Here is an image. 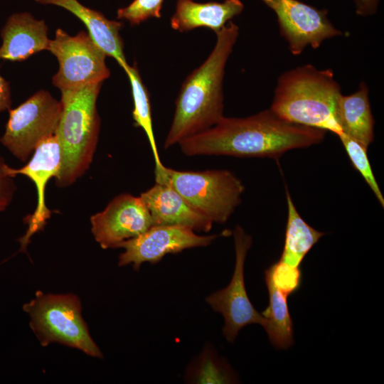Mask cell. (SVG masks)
Segmentation results:
<instances>
[{
	"label": "cell",
	"instance_id": "obj_17",
	"mask_svg": "<svg viewBox=\"0 0 384 384\" xmlns=\"http://www.w3.org/2000/svg\"><path fill=\"white\" fill-rule=\"evenodd\" d=\"M244 5L240 0L198 3L193 0H177L171 26L179 32L206 27L218 33L234 16L239 15Z\"/></svg>",
	"mask_w": 384,
	"mask_h": 384
},
{
	"label": "cell",
	"instance_id": "obj_23",
	"mask_svg": "<svg viewBox=\"0 0 384 384\" xmlns=\"http://www.w3.org/2000/svg\"><path fill=\"white\" fill-rule=\"evenodd\" d=\"M338 137L353 166L363 176L380 205L383 207L384 198L372 171L367 154V147L343 133Z\"/></svg>",
	"mask_w": 384,
	"mask_h": 384
},
{
	"label": "cell",
	"instance_id": "obj_12",
	"mask_svg": "<svg viewBox=\"0 0 384 384\" xmlns=\"http://www.w3.org/2000/svg\"><path fill=\"white\" fill-rule=\"evenodd\" d=\"M91 231L103 249L116 248L123 241L142 234L151 226L150 213L140 197L123 193L90 218Z\"/></svg>",
	"mask_w": 384,
	"mask_h": 384
},
{
	"label": "cell",
	"instance_id": "obj_2",
	"mask_svg": "<svg viewBox=\"0 0 384 384\" xmlns=\"http://www.w3.org/2000/svg\"><path fill=\"white\" fill-rule=\"evenodd\" d=\"M238 34L239 27L229 21L216 33V43L208 57L184 80L164 142L166 149L210 128L224 117L223 80Z\"/></svg>",
	"mask_w": 384,
	"mask_h": 384
},
{
	"label": "cell",
	"instance_id": "obj_25",
	"mask_svg": "<svg viewBox=\"0 0 384 384\" xmlns=\"http://www.w3.org/2000/svg\"><path fill=\"white\" fill-rule=\"evenodd\" d=\"M164 0H134L128 6L117 11L119 19H126L131 25H138L151 18H159Z\"/></svg>",
	"mask_w": 384,
	"mask_h": 384
},
{
	"label": "cell",
	"instance_id": "obj_3",
	"mask_svg": "<svg viewBox=\"0 0 384 384\" xmlns=\"http://www.w3.org/2000/svg\"><path fill=\"white\" fill-rule=\"evenodd\" d=\"M341 87L330 68L311 64L284 72L279 78L270 110L287 122L342 134L338 101Z\"/></svg>",
	"mask_w": 384,
	"mask_h": 384
},
{
	"label": "cell",
	"instance_id": "obj_8",
	"mask_svg": "<svg viewBox=\"0 0 384 384\" xmlns=\"http://www.w3.org/2000/svg\"><path fill=\"white\" fill-rule=\"evenodd\" d=\"M47 50L58 60L59 70L53 78V83L61 92L102 83L110 76L106 55L85 31L71 36L58 28Z\"/></svg>",
	"mask_w": 384,
	"mask_h": 384
},
{
	"label": "cell",
	"instance_id": "obj_15",
	"mask_svg": "<svg viewBox=\"0 0 384 384\" xmlns=\"http://www.w3.org/2000/svg\"><path fill=\"white\" fill-rule=\"evenodd\" d=\"M48 27L44 21L28 13L14 14L3 27L0 59L22 61L34 53L48 48Z\"/></svg>",
	"mask_w": 384,
	"mask_h": 384
},
{
	"label": "cell",
	"instance_id": "obj_9",
	"mask_svg": "<svg viewBox=\"0 0 384 384\" xmlns=\"http://www.w3.org/2000/svg\"><path fill=\"white\" fill-rule=\"evenodd\" d=\"M233 235L235 265L232 279L226 287L214 292L206 299L213 311L223 315L225 321L223 334L231 343L243 327L253 324L262 326L265 324V318L249 299L245 284L244 265L252 238L239 225L236 226Z\"/></svg>",
	"mask_w": 384,
	"mask_h": 384
},
{
	"label": "cell",
	"instance_id": "obj_14",
	"mask_svg": "<svg viewBox=\"0 0 384 384\" xmlns=\"http://www.w3.org/2000/svg\"><path fill=\"white\" fill-rule=\"evenodd\" d=\"M139 197L150 213L153 225H181L203 232L212 228L210 219L167 184L156 183Z\"/></svg>",
	"mask_w": 384,
	"mask_h": 384
},
{
	"label": "cell",
	"instance_id": "obj_13",
	"mask_svg": "<svg viewBox=\"0 0 384 384\" xmlns=\"http://www.w3.org/2000/svg\"><path fill=\"white\" fill-rule=\"evenodd\" d=\"M61 164V152L56 134L43 139L36 148L30 161L20 169H13L8 165L6 174L14 177L18 174L26 176L36 185L38 194V202L36 210L25 218L28 228L25 235L18 241L21 251H25L31 238L38 231L43 230L47 220L50 218L51 211L47 208L45 202V189L48 181L52 177H56Z\"/></svg>",
	"mask_w": 384,
	"mask_h": 384
},
{
	"label": "cell",
	"instance_id": "obj_20",
	"mask_svg": "<svg viewBox=\"0 0 384 384\" xmlns=\"http://www.w3.org/2000/svg\"><path fill=\"white\" fill-rule=\"evenodd\" d=\"M269 294V305L262 313L265 318L263 326L270 343L278 349H287L294 343L293 321L287 304L289 295L275 286L265 274Z\"/></svg>",
	"mask_w": 384,
	"mask_h": 384
},
{
	"label": "cell",
	"instance_id": "obj_18",
	"mask_svg": "<svg viewBox=\"0 0 384 384\" xmlns=\"http://www.w3.org/2000/svg\"><path fill=\"white\" fill-rule=\"evenodd\" d=\"M368 87L361 82L358 90L339 97L338 117L342 133L368 146L374 138V119L368 98Z\"/></svg>",
	"mask_w": 384,
	"mask_h": 384
},
{
	"label": "cell",
	"instance_id": "obj_4",
	"mask_svg": "<svg viewBox=\"0 0 384 384\" xmlns=\"http://www.w3.org/2000/svg\"><path fill=\"white\" fill-rule=\"evenodd\" d=\"M101 82L61 92V114L55 134L61 164L55 177L58 187L73 184L88 169L98 140L100 119L96 102Z\"/></svg>",
	"mask_w": 384,
	"mask_h": 384
},
{
	"label": "cell",
	"instance_id": "obj_5",
	"mask_svg": "<svg viewBox=\"0 0 384 384\" xmlns=\"http://www.w3.org/2000/svg\"><path fill=\"white\" fill-rule=\"evenodd\" d=\"M156 183L171 186L213 223H224L241 202L245 186L228 170L178 171L155 166Z\"/></svg>",
	"mask_w": 384,
	"mask_h": 384
},
{
	"label": "cell",
	"instance_id": "obj_16",
	"mask_svg": "<svg viewBox=\"0 0 384 384\" xmlns=\"http://www.w3.org/2000/svg\"><path fill=\"white\" fill-rule=\"evenodd\" d=\"M43 4H53L70 11L87 27L93 43L107 56L114 58L124 69L129 66L124 54L123 41L119 35L122 22L111 21L101 13L85 7L77 0H36Z\"/></svg>",
	"mask_w": 384,
	"mask_h": 384
},
{
	"label": "cell",
	"instance_id": "obj_1",
	"mask_svg": "<svg viewBox=\"0 0 384 384\" xmlns=\"http://www.w3.org/2000/svg\"><path fill=\"white\" fill-rule=\"evenodd\" d=\"M326 132L287 122L270 109L244 118L223 117L210 128L178 145L186 156L278 159L289 150L321 142Z\"/></svg>",
	"mask_w": 384,
	"mask_h": 384
},
{
	"label": "cell",
	"instance_id": "obj_19",
	"mask_svg": "<svg viewBox=\"0 0 384 384\" xmlns=\"http://www.w3.org/2000/svg\"><path fill=\"white\" fill-rule=\"evenodd\" d=\"M288 208L284 247L278 262L294 268H301L305 256L325 235L310 226L300 216L288 191H286Z\"/></svg>",
	"mask_w": 384,
	"mask_h": 384
},
{
	"label": "cell",
	"instance_id": "obj_28",
	"mask_svg": "<svg viewBox=\"0 0 384 384\" xmlns=\"http://www.w3.org/2000/svg\"><path fill=\"white\" fill-rule=\"evenodd\" d=\"M358 15L367 16L375 13L378 0H355Z\"/></svg>",
	"mask_w": 384,
	"mask_h": 384
},
{
	"label": "cell",
	"instance_id": "obj_11",
	"mask_svg": "<svg viewBox=\"0 0 384 384\" xmlns=\"http://www.w3.org/2000/svg\"><path fill=\"white\" fill-rule=\"evenodd\" d=\"M220 235H200L188 227L153 225L139 236L122 242L124 249L119 257L118 265L132 264L138 270L142 264L159 262L165 255L186 249L210 245Z\"/></svg>",
	"mask_w": 384,
	"mask_h": 384
},
{
	"label": "cell",
	"instance_id": "obj_10",
	"mask_svg": "<svg viewBox=\"0 0 384 384\" xmlns=\"http://www.w3.org/2000/svg\"><path fill=\"white\" fill-rule=\"evenodd\" d=\"M262 1L275 12L280 33L294 55H300L307 46L316 49L324 41L343 34L328 19L324 9L297 0Z\"/></svg>",
	"mask_w": 384,
	"mask_h": 384
},
{
	"label": "cell",
	"instance_id": "obj_22",
	"mask_svg": "<svg viewBox=\"0 0 384 384\" xmlns=\"http://www.w3.org/2000/svg\"><path fill=\"white\" fill-rule=\"evenodd\" d=\"M130 81L134 101L133 119L137 127L145 132L154 156L155 166L162 165L156 144L149 94L137 66H129L124 70Z\"/></svg>",
	"mask_w": 384,
	"mask_h": 384
},
{
	"label": "cell",
	"instance_id": "obj_21",
	"mask_svg": "<svg viewBox=\"0 0 384 384\" xmlns=\"http://www.w3.org/2000/svg\"><path fill=\"white\" fill-rule=\"evenodd\" d=\"M237 380L230 365L209 343L188 365L185 374V380L189 383H235Z\"/></svg>",
	"mask_w": 384,
	"mask_h": 384
},
{
	"label": "cell",
	"instance_id": "obj_6",
	"mask_svg": "<svg viewBox=\"0 0 384 384\" xmlns=\"http://www.w3.org/2000/svg\"><path fill=\"white\" fill-rule=\"evenodd\" d=\"M23 309L29 315L31 328L43 346L58 343L92 357H103L89 333L76 295L37 291L35 298L25 304Z\"/></svg>",
	"mask_w": 384,
	"mask_h": 384
},
{
	"label": "cell",
	"instance_id": "obj_24",
	"mask_svg": "<svg viewBox=\"0 0 384 384\" xmlns=\"http://www.w3.org/2000/svg\"><path fill=\"white\" fill-rule=\"evenodd\" d=\"M265 274L269 276L275 286L289 296L297 292L302 282L301 268L291 267L278 261L267 268Z\"/></svg>",
	"mask_w": 384,
	"mask_h": 384
},
{
	"label": "cell",
	"instance_id": "obj_7",
	"mask_svg": "<svg viewBox=\"0 0 384 384\" xmlns=\"http://www.w3.org/2000/svg\"><path fill=\"white\" fill-rule=\"evenodd\" d=\"M62 105L46 90H40L17 107L9 109L1 143L21 161H26L36 146L55 134Z\"/></svg>",
	"mask_w": 384,
	"mask_h": 384
},
{
	"label": "cell",
	"instance_id": "obj_27",
	"mask_svg": "<svg viewBox=\"0 0 384 384\" xmlns=\"http://www.w3.org/2000/svg\"><path fill=\"white\" fill-rule=\"evenodd\" d=\"M11 105L9 82L0 75V112L9 110Z\"/></svg>",
	"mask_w": 384,
	"mask_h": 384
},
{
	"label": "cell",
	"instance_id": "obj_26",
	"mask_svg": "<svg viewBox=\"0 0 384 384\" xmlns=\"http://www.w3.org/2000/svg\"><path fill=\"white\" fill-rule=\"evenodd\" d=\"M6 165L4 158L0 156V211L10 204L16 189L13 177L6 172Z\"/></svg>",
	"mask_w": 384,
	"mask_h": 384
}]
</instances>
